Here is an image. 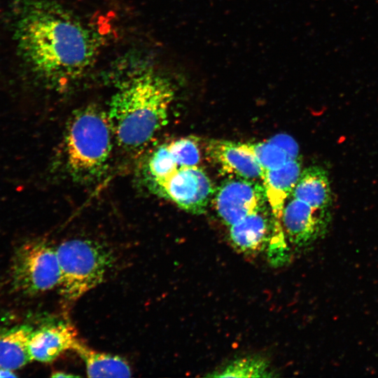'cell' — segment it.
<instances>
[{
  "label": "cell",
  "instance_id": "obj_1",
  "mask_svg": "<svg viewBox=\"0 0 378 378\" xmlns=\"http://www.w3.org/2000/svg\"><path fill=\"white\" fill-rule=\"evenodd\" d=\"M18 52L39 78L63 86L92 66L99 42L74 15L48 0L24 2L15 29Z\"/></svg>",
  "mask_w": 378,
  "mask_h": 378
},
{
  "label": "cell",
  "instance_id": "obj_2",
  "mask_svg": "<svg viewBox=\"0 0 378 378\" xmlns=\"http://www.w3.org/2000/svg\"><path fill=\"white\" fill-rule=\"evenodd\" d=\"M174 98L170 80L153 71L123 82L112 96L107 112L119 145L128 150L146 146L166 125Z\"/></svg>",
  "mask_w": 378,
  "mask_h": 378
},
{
  "label": "cell",
  "instance_id": "obj_3",
  "mask_svg": "<svg viewBox=\"0 0 378 378\" xmlns=\"http://www.w3.org/2000/svg\"><path fill=\"white\" fill-rule=\"evenodd\" d=\"M113 130L107 113L89 105L75 111L64 134L66 167L76 181H90L105 170L112 149Z\"/></svg>",
  "mask_w": 378,
  "mask_h": 378
},
{
  "label": "cell",
  "instance_id": "obj_4",
  "mask_svg": "<svg viewBox=\"0 0 378 378\" xmlns=\"http://www.w3.org/2000/svg\"><path fill=\"white\" fill-rule=\"evenodd\" d=\"M56 252L61 294L76 300L100 284L113 262L111 251L97 241L72 239L62 242Z\"/></svg>",
  "mask_w": 378,
  "mask_h": 378
},
{
  "label": "cell",
  "instance_id": "obj_5",
  "mask_svg": "<svg viewBox=\"0 0 378 378\" xmlns=\"http://www.w3.org/2000/svg\"><path fill=\"white\" fill-rule=\"evenodd\" d=\"M10 271L18 292L31 295L50 290L60 281L56 248L43 240L24 243L15 251Z\"/></svg>",
  "mask_w": 378,
  "mask_h": 378
},
{
  "label": "cell",
  "instance_id": "obj_6",
  "mask_svg": "<svg viewBox=\"0 0 378 378\" xmlns=\"http://www.w3.org/2000/svg\"><path fill=\"white\" fill-rule=\"evenodd\" d=\"M148 188L194 214L205 211L215 191L209 176L199 166L178 164L171 173Z\"/></svg>",
  "mask_w": 378,
  "mask_h": 378
},
{
  "label": "cell",
  "instance_id": "obj_7",
  "mask_svg": "<svg viewBox=\"0 0 378 378\" xmlns=\"http://www.w3.org/2000/svg\"><path fill=\"white\" fill-rule=\"evenodd\" d=\"M212 199L217 215L227 227L260 210L267 202L262 184L239 177L223 181Z\"/></svg>",
  "mask_w": 378,
  "mask_h": 378
},
{
  "label": "cell",
  "instance_id": "obj_8",
  "mask_svg": "<svg viewBox=\"0 0 378 378\" xmlns=\"http://www.w3.org/2000/svg\"><path fill=\"white\" fill-rule=\"evenodd\" d=\"M330 218L329 209L314 208L291 197L285 203L281 221L289 242L297 247H302L326 232Z\"/></svg>",
  "mask_w": 378,
  "mask_h": 378
},
{
  "label": "cell",
  "instance_id": "obj_9",
  "mask_svg": "<svg viewBox=\"0 0 378 378\" xmlns=\"http://www.w3.org/2000/svg\"><path fill=\"white\" fill-rule=\"evenodd\" d=\"M274 224V218L267 206L228 227L229 239L238 252L252 256L267 249Z\"/></svg>",
  "mask_w": 378,
  "mask_h": 378
},
{
  "label": "cell",
  "instance_id": "obj_10",
  "mask_svg": "<svg viewBox=\"0 0 378 378\" xmlns=\"http://www.w3.org/2000/svg\"><path fill=\"white\" fill-rule=\"evenodd\" d=\"M206 153L225 174L253 181L262 180L263 169L244 144L211 140Z\"/></svg>",
  "mask_w": 378,
  "mask_h": 378
},
{
  "label": "cell",
  "instance_id": "obj_11",
  "mask_svg": "<svg viewBox=\"0 0 378 378\" xmlns=\"http://www.w3.org/2000/svg\"><path fill=\"white\" fill-rule=\"evenodd\" d=\"M79 341L71 324L58 322L33 330L29 344L32 360L50 363L65 351L74 349Z\"/></svg>",
  "mask_w": 378,
  "mask_h": 378
},
{
  "label": "cell",
  "instance_id": "obj_12",
  "mask_svg": "<svg viewBox=\"0 0 378 378\" xmlns=\"http://www.w3.org/2000/svg\"><path fill=\"white\" fill-rule=\"evenodd\" d=\"M301 172L300 159L291 160L279 168L263 171L261 181L276 220H281L285 203L291 195Z\"/></svg>",
  "mask_w": 378,
  "mask_h": 378
},
{
  "label": "cell",
  "instance_id": "obj_13",
  "mask_svg": "<svg viewBox=\"0 0 378 378\" xmlns=\"http://www.w3.org/2000/svg\"><path fill=\"white\" fill-rule=\"evenodd\" d=\"M290 195L314 208L329 209L332 195L326 170L318 166L302 170Z\"/></svg>",
  "mask_w": 378,
  "mask_h": 378
},
{
  "label": "cell",
  "instance_id": "obj_14",
  "mask_svg": "<svg viewBox=\"0 0 378 378\" xmlns=\"http://www.w3.org/2000/svg\"><path fill=\"white\" fill-rule=\"evenodd\" d=\"M33 330L20 325L0 332V368L14 371L33 361L29 348Z\"/></svg>",
  "mask_w": 378,
  "mask_h": 378
},
{
  "label": "cell",
  "instance_id": "obj_15",
  "mask_svg": "<svg viewBox=\"0 0 378 378\" xmlns=\"http://www.w3.org/2000/svg\"><path fill=\"white\" fill-rule=\"evenodd\" d=\"M73 350L83 361L89 377H128L132 374L128 363L122 357L92 349L80 340Z\"/></svg>",
  "mask_w": 378,
  "mask_h": 378
},
{
  "label": "cell",
  "instance_id": "obj_16",
  "mask_svg": "<svg viewBox=\"0 0 378 378\" xmlns=\"http://www.w3.org/2000/svg\"><path fill=\"white\" fill-rule=\"evenodd\" d=\"M211 377H270V367L260 357H244L234 360L209 374Z\"/></svg>",
  "mask_w": 378,
  "mask_h": 378
},
{
  "label": "cell",
  "instance_id": "obj_17",
  "mask_svg": "<svg viewBox=\"0 0 378 378\" xmlns=\"http://www.w3.org/2000/svg\"><path fill=\"white\" fill-rule=\"evenodd\" d=\"M244 146L254 155L263 171L279 168L292 160L282 148L269 140L244 144Z\"/></svg>",
  "mask_w": 378,
  "mask_h": 378
},
{
  "label": "cell",
  "instance_id": "obj_18",
  "mask_svg": "<svg viewBox=\"0 0 378 378\" xmlns=\"http://www.w3.org/2000/svg\"><path fill=\"white\" fill-rule=\"evenodd\" d=\"M166 144L178 165L198 166L201 160V153L199 144L195 138L181 137Z\"/></svg>",
  "mask_w": 378,
  "mask_h": 378
},
{
  "label": "cell",
  "instance_id": "obj_19",
  "mask_svg": "<svg viewBox=\"0 0 378 378\" xmlns=\"http://www.w3.org/2000/svg\"><path fill=\"white\" fill-rule=\"evenodd\" d=\"M268 140L282 148L292 160L300 159L299 146L291 136L281 134Z\"/></svg>",
  "mask_w": 378,
  "mask_h": 378
},
{
  "label": "cell",
  "instance_id": "obj_20",
  "mask_svg": "<svg viewBox=\"0 0 378 378\" xmlns=\"http://www.w3.org/2000/svg\"><path fill=\"white\" fill-rule=\"evenodd\" d=\"M16 375L13 373V370L0 368V377H14Z\"/></svg>",
  "mask_w": 378,
  "mask_h": 378
},
{
  "label": "cell",
  "instance_id": "obj_21",
  "mask_svg": "<svg viewBox=\"0 0 378 378\" xmlns=\"http://www.w3.org/2000/svg\"><path fill=\"white\" fill-rule=\"evenodd\" d=\"M53 377H75L74 374H65L63 372H55L52 374Z\"/></svg>",
  "mask_w": 378,
  "mask_h": 378
}]
</instances>
